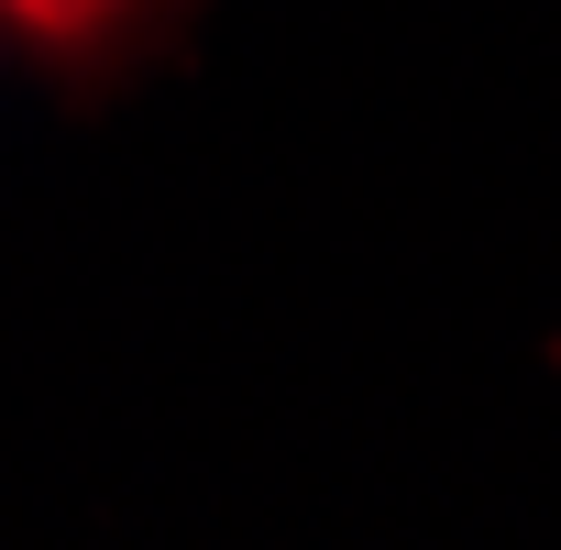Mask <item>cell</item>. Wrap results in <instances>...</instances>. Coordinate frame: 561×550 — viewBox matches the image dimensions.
Returning a JSON list of instances; mask_svg holds the SVG:
<instances>
[{
	"label": "cell",
	"instance_id": "obj_1",
	"mask_svg": "<svg viewBox=\"0 0 561 550\" xmlns=\"http://www.w3.org/2000/svg\"><path fill=\"white\" fill-rule=\"evenodd\" d=\"M0 23L34 56H56V67H89V56H111L144 23V0H0Z\"/></svg>",
	"mask_w": 561,
	"mask_h": 550
}]
</instances>
